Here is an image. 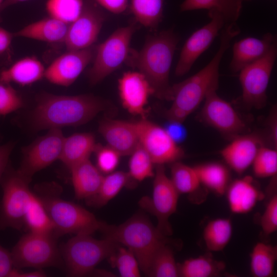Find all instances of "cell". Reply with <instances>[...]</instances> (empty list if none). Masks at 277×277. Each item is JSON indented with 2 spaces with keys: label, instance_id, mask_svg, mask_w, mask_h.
Instances as JSON below:
<instances>
[{
  "label": "cell",
  "instance_id": "cell-12",
  "mask_svg": "<svg viewBox=\"0 0 277 277\" xmlns=\"http://www.w3.org/2000/svg\"><path fill=\"white\" fill-rule=\"evenodd\" d=\"M64 136L60 128L48 130L23 149V159L17 172L30 182L39 171L59 160Z\"/></svg>",
  "mask_w": 277,
  "mask_h": 277
},
{
  "label": "cell",
  "instance_id": "cell-5",
  "mask_svg": "<svg viewBox=\"0 0 277 277\" xmlns=\"http://www.w3.org/2000/svg\"><path fill=\"white\" fill-rule=\"evenodd\" d=\"M100 231L105 238L131 250L140 269L148 276L155 254L162 245L167 243L166 236L142 215H134L118 226L104 223Z\"/></svg>",
  "mask_w": 277,
  "mask_h": 277
},
{
  "label": "cell",
  "instance_id": "cell-25",
  "mask_svg": "<svg viewBox=\"0 0 277 277\" xmlns=\"http://www.w3.org/2000/svg\"><path fill=\"white\" fill-rule=\"evenodd\" d=\"M68 24L52 17L31 23L13 33L14 37H22L49 43L64 42Z\"/></svg>",
  "mask_w": 277,
  "mask_h": 277
},
{
  "label": "cell",
  "instance_id": "cell-24",
  "mask_svg": "<svg viewBox=\"0 0 277 277\" xmlns=\"http://www.w3.org/2000/svg\"><path fill=\"white\" fill-rule=\"evenodd\" d=\"M45 68L34 56L20 59L0 72V81L14 83L22 86L34 83L44 77Z\"/></svg>",
  "mask_w": 277,
  "mask_h": 277
},
{
  "label": "cell",
  "instance_id": "cell-32",
  "mask_svg": "<svg viewBox=\"0 0 277 277\" xmlns=\"http://www.w3.org/2000/svg\"><path fill=\"white\" fill-rule=\"evenodd\" d=\"M277 259V247L258 243L250 253V270L255 277H269L273 273Z\"/></svg>",
  "mask_w": 277,
  "mask_h": 277
},
{
  "label": "cell",
  "instance_id": "cell-40",
  "mask_svg": "<svg viewBox=\"0 0 277 277\" xmlns=\"http://www.w3.org/2000/svg\"><path fill=\"white\" fill-rule=\"evenodd\" d=\"M255 176L264 178L276 176L277 151L274 149L261 146L252 164Z\"/></svg>",
  "mask_w": 277,
  "mask_h": 277
},
{
  "label": "cell",
  "instance_id": "cell-1",
  "mask_svg": "<svg viewBox=\"0 0 277 277\" xmlns=\"http://www.w3.org/2000/svg\"><path fill=\"white\" fill-rule=\"evenodd\" d=\"M241 30L236 23L225 25L221 31L220 45L210 62L195 74L171 86L172 104L166 111L169 121L183 123L219 86V67L230 43Z\"/></svg>",
  "mask_w": 277,
  "mask_h": 277
},
{
  "label": "cell",
  "instance_id": "cell-51",
  "mask_svg": "<svg viewBox=\"0 0 277 277\" xmlns=\"http://www.w3.org/2000/svg\"><path fill=\"white\" fill-rule=\"evenodd\" d=\"M4 0H0V7L2 4V3H3Z\"/></svg>",
  "mask_w": 277,
  "mask_h": 277
},
{
  "label": "cell",
  "instance_id": "cell-16",
  "mask_svg": "<svg viewBox=\"0 0 277 277\" xmlns=\"http://www.w3.org/2000/svg\"><path fill=\"white\" fill-rule=\"evenodd\" d=\"M204 100L201 116L206 123L229 135L238 134L245 129L244 122L234 108L216 91L209 93Z\"/></svg>",
  "mask_w": 277,
  "mask_h": 277
},
{
  "label": "cell",
  "instance_id": "cell-14",
  "mask_svg": "<svg viewBox=\"0 0 277 277\" xmlns=\"http://www.w3.org/2000/svg\"><path fill=\"white\" fill-rule=\"evenodd\" d=\"M210 22L194 32L183 46L175 69L182 76L188 73L198 57L206 50L226 25L223 17L217 12H208Z\"/></svg>",
  "mask_w": 277,
  "mask_h": 277
},
{
  "label": "cell",
  "instance_id": "cell-33",
  "mask_svg": "<svg viewBox=\"0 0 277 277\" xmlns=\"http://www.w3.org/2000/svg\"><path fill=\"white\" fill-rule=\"evenodd\" d=\"M232 231L231 221L229 219L219 218L209 222L203 231L207 249L214 252L223 250L230 240Z\"/></svg>",
  "mask_w": 277,
  "mask_h": 277
},
{
  "label": "cell",
  "instance_id": "cell-9",
  "mask_svg": "<svg viewBox=\"0 0 277 277\" xmlns=\"http://www.w3.org/2000/svg\"><path fill=\"white\" fill-rule=\"evenodd\" d=\"M134 31L133 25L121 27L97 47L93 65L88 72L91 84L102 81L126 62Z\"/></svg>",
  "mask_w": 277,
  "mask_h": 277
},
{
  "label": "cell",
  "instance_id": "cell-11",
  "mask_svg": "<svg viewBox=\"0 0 277 277\" xmlns=\"http://www.w3.org/2000/svg\"><path fill=\"white\" fill-rule=\"evenodd\" d=\"M277 56V42L261 58L239 72L242 101L250 108H261L267 102V90Z\"/></svg>",
  "mask_w": 277,
  "mask_h": 277
},
{
  "label": "cell",
  "instance_id": "cell-27",
  "mask_svg": "<svg viewBox=\"0 0 277 277\" xmlns=\"http://www.w3.org/2000/svg\"><path fill=\"white\" fill-rule=\"evenodd\" d=\"M244 0H185L181 5V11L206 9L217 12L223 17L225 24L236 23Z\"/></svg>",
  "mask_w": 277,
  "mask_h": 277
},
{
  "label": "cell",
  "instance_id": "cell-50",
  "mask_svg": "<svg viewBox=\"0 0 277 277\" xmlns=\"http://www.w3.org/2000/svg\"><path fill=\"white\" fill-rule=\"evenodd\" d=\"M29 0H4L0 7V12L13 5Z\"/></svg>",
  "mask_w": 277,
  "mask_h": 277
},
{
  "label": "cell",
  "instance_id": "cell-38",
  "mask_svg": "<svg viewBox=\"0 0 277 277\" xmlns=\"http://www.w3.org/2000/svg\"><path fill=\"white\" fill-rule=\"evenodd\" d=\"M129 172L131 179L142 181L154 176V163L148 153L139 144L130 154Z\"/></svg>",
  "mask_w": 277,
  "mask_h": 277
},
{
  "label": "cell",
  "instance_id": "cell-26",
  "mask_svg": "<svg viewBox=\"0 0 277 277\" xmlns=\"http://www.w3.org/2000/svg\"><path fill=\"white\" fill-rule=\"evenodd\" d=\"M90 133H77L64 138L59 160L70 169L89 159L96 146Z\"/></svg>",
  "mask_w": 277,
  "mask_h": 277
},
{
  "label": "cell",
  "instance_id": "cell-3",
  "mask_svg": "<svg viewBox=\"0 0 277 277\" xmlns=\"http://www.w3.org/2000/svg\"><path fill=\"white\" fill-rule=\"evenodd\" d=\"M179 38L172 29L149 37L139 51L130 50L126 62L147 79L161 99L171 101L170 70Z\"/></svg>",
  "mask_w": 277,
  "mask_h": 277
},
{
  "label": "cell",
  "instance_id": "cell-28",
  "mask_svg": "<svg viewBox=\"0 0 277 277\" xmlns=\"http://www.w3.org/2000/svg\"><path fill=\"white\" fill-rule=\"evenodd\" d=\"M226 267L224 262L214 259L210 253L178 264L179 276L213 277L222 274Z\"/></svg>",
  "mask_w": 277,
  "mask_h": 277
},
{
  "label": "cell",
  "instance_id": "cell-17",
  "mask_svg": "<svg viewBox=\"0 0 277 277\" xmlns=\"http://www.w3.org/2000/svg\"><path fill=\"white\" fill-rule=\"evenodd\" d=\"M118 88L124 108L130 113L145 118L148 98L154 94L146 77L139 71H127L118 80Z\"/></svg>",
  "mask_w": 277,
  "mask_h": 277
},
{
  "label": "cell",
  "instance_id": "cell-45",
  "mask_svg": "<svg viewBox=\"0 0 277 277\" xmlns=\"http://www.w3.org/2000/svg\"><path fill=\"white\" fill-rule=\"evenodd\" d=\"M164 128L177 144L183 141L186 137V131L181 122L169 121Z\"/></svg>",
  "mask_w": 277,
  "mask_h": 277
},
{
  "label": "cell",
  "instance_id": "cell-48",
  "mask_svg": "<svg viewBox=\"0 0 277 277\" xmlns=\"http://www.w3.org/2000/svg\"><path fill=\"white\" fill-rule=\"evenodd\" d=\"M13 37V33L0 26V55L9 49Z\"/></svg>",
  "mask_w": 277,
  "mask_h": 277
},
{
  "label": "cell",
  "instance_id": "cell-21",
  "mask_svg": "<svg viewBox=\"0 0 277 277\" xmlns=\"http://www.w3.org/2000/svg\"><path fill=\"white\" fill-rule=\"evenodd\" d=\"M261 146L256 135L238 136L221 150V154L232 169L242 174L252 165Z\"/></svg>",
  "mask_w": 277,
  "mask_h": 277
},
{
  "label": "cell",
  "instance_id": "cell-43",
  "mask_svg": "<svg viewBox=\"0 0 277 277\" xmlns=\"http://www.w3.org/2000/svg\"><path fill=\"white\" fill-rule=\"evenodd\" d=\"M263 233L269 235L277 230V195L274 193L267 203L261 219Z\"/></svg>",
  "mask_w": 277,
  "mask_h": 277
},
{
  "label": "cell",
  "instance_id": "cell-15",
  "mask_svg": "<svg viewBox=\"0 0 277 277\" xmlns=\"http://www.w3.org/2000/svg\"><path fill=\"white\" fill-rule=\"evenodd\" d=\"M95 52L88 48L67 50L45 69L44 77L51 83L68 87L73 84L90 63Z\"/></svg>",
  "mask_w": 277,
  "mask_h": 277
},
{
  "label": "cell",
  "instance_id": "cell-52",
  "mask_svg": "<svg viewBox=\"0 0 277 277\" xmlns=\"http://www.w3.org/2000/svg\"><path fill=\"white\" fill-rule=\"evenodd\" d=\"M244 1H251V0H244Z\"/></svg>",
  "mask_w": 277,
  "mask_h": 277
},
{
  "label": "cell",
  "instance_id": "cell-6",
  "mask_svg": "<svg viewBox=\"0 0 277 277\" xmlns=\"http://www.w3.org/2000/svg\"><path fill=\"white\" fill-rule=\"evenodd\" d=\"M119 244L105 238L97 240L90 234H76L62 248V259L71 276H83L92 273L96 266L108 259Z\"/></svg>",
  "mask_w": 277,
  "mask_h": 277
},
{
  "label": "cell",
  "instance_id": "cell-46",
  "mask_svg": "<svg viewBox=\"0 0 277 277\" xmlns=\"http://www.w3.org/2000/svg\"><path fill=\"white\" fill-rule=\"evenodd\" d=\"M107 10L115 14L123 12L128 6V0H94Z\"/></svg>",
  "mask_w": 277,
  "mask_h": 277
},
{
  "label": "cell",
  "instance_id": "cell-44",
  "mask_svg": "<svg viewBox=\"0 0 277 277\" xmlns=\"http://www.w3.org/2000/svg\"><path fill=\"white\" fill-rule=\"evenodd\" d=\"M14 268L11 252L0 245V277H10Z\"/></svg>",
  "mask_w": 277,
  "mask_h": 277
},
{
  "label": "cell",
  "instance_id": "cell-2",
  "mask_svg": "<svg viewBox=\"0 0 277 277\" xmlns=\"http://www.w3.org/2000/svg\"><path fill=\"white\" fill-rule=\"evenodd\" d=\"M105 107L99 98L91 95H39L31 112V124L35 130L75 126L85 124Z\"/></svg>",
  "mask_w": 277,
  "mask_h": 277
},
{
  "label": "cell",
  "instance_id": "cell-41",
  "mask_svg": "<svg viewBox=\"0 0 277 277\" xmlns=\"http://www.w3.org/2000/svg\"><path fill=\"white\" fill-rule=\"evenodd\" d=\"M23 106L21 96L10 84L0 81V115L10 114Z\"/></svg>",
  "mask_w": 277,
  "mask_h": 277
},
{
  "label": "cell",
  "instance_id": "cell-30",
  "mask_svg": "<svg viewBox=\"0 0 277 277\" xmlns=\"http://www.w3.org/2000/svg\"><path fill=\"white\" fill-rule=\"evenodd\" d=\"M131 179L128 172L113 171L103 177L97 192L86 200L88 205L96 208L106 205L126 186Z\"/></svg>",
  "mask_w": 277,
  "mask_h": 277
},
{
  "label": "cell",
  "instance_id": "cell-36",
  "mask_svg": "<svg viewBox=\"0 0 277 277\" xmlns=\"http://www.w3.org/2000/svg\"><path fill=\"white\" fill-rule=\"evenodd\" d=\"M84 7L83 0H47L46 4L50 17L68 25L79 17Z\"/></svg>",
  "mask_w": 277,
  "mask_h": 277
},
{
  "label": "cell",
  "instance_id": "cell-34",
  "mask_svg": "<svg viewBox=\"0 0 277 277\" xmlns=\"http://www.w3.org/2000/svg\"><path fill=\"white\" fill-rule=\"evenodd\" d=\"M164 0H131L135 19L144 27L156 29L162 20Z\"/></svg>",
  "mask_w": 277,
  "mask_h": 277
},
{
  "label": "cell",
  "instance_id": "cell-10",
  "mask_svg": "<svg viewBox=\"0 0 277 277\" xmlns=\"http://www.w3.org/2000/svg\"><path fill=\"white\" fill-rule=\"evenodd\" d=\"M151 197H143L140 206L157 219L158 230L164 235L172 234L169 219L176 210L179 193L165 172L164 165H156Z\"/></svg>",
  "mask_w": 277,
  "mask_h": 277
},
{
  "label": "cell",
  "instance_id": "cell-49",
  "mask_svg": "<svg viewBox=\"0 0 277 277\" xmlns=\"http://www.w3.org/2000/svg\"><path fill=\"white\" fill-rule=\"evenodd\" d=\"M46 274L42 269H38L35 271L23 272L18 269L14 268L12 271L10 277H44Z\"/></svg>",
  "mask_w": 277,
  "mask_h": 277
},
{
  "label": "cell",
  "instance_id": "cell-18",
  "mask_svg": "<svg viewBox=\"0 0 277 277\" xmlns=\"http://www.w3.org/2000/svg\"><path fill=\"white\" fill-rule=\"evenodd\" d=\"M104 17L91 7H84L79 17L69 24L64 41L67 50H81L91 47L97 39Z\"/></svg>",
  "mask_w": 277,
  "mask_h": 277
},
{
  "label": "cell",
  "instance_id": "cell-37",
  "mask_svg": "<svg viewBox=\"0 0 277 277\" xmlns=\"http://www.w3.org/2000/svg\"><path fill=\"white\" fill-rule=\"evenodd\" d=\"M150 276H179L178 264L175 262L171 247L165 243L157 250L153 259Z\"/></svg>",
  "mask_w": 277,
  "mask_h": 277
},
{
  "label": "cell",
  "instance_id": "cell-4",
  "mask_svg": "<svg viewBox=\"0 0 277 277\" xmlns=\"http://www.w3.org/2000/svg\"><path fill=\"white\" fill-rule=\"evenodd\" d=\"M34 192L43 202L58 238L66 234H90L101 231L104 223L82 206L61 198L62 188L55 183L38 185Z\"/></svg>",
  "mask_w": 277,
  "mask_h": 277
},
{
  "label": "cell",
  "instance_id": "cell-19",
  "mask_svg": "<svg viewBox=\"0 0 277 277\" xmlns=\"http://www.w3.org/2000/svg\"><path fill=\"white\" fill-rule=\"evenodd\" d=\"M98 131L107 145L121 155H128L140 144L134 122L105 119L99 125Z\"/></svg>",
  "mask_w": 277,
  "mask_h": 277
},
{
  "label": "cell",
  "instance_id": "cell-35",
  "mask_svg": "<svg viewBox=\"0 0 277 277\" xmlns=\"http://www.w3.org/2000/svg\"><path fill=\"white\" fill-rule=\"evenodd\" d=\"M170 180L179 194L193 195L201 185L194 167L179 161L172 163Z\"/></svg>",
  "mask_w": 277,
  "mask_h": 277
},
{
  "label": "cell",
  "instance_id": "cell-29",
  "mask_svg": "<svg viewBox=\"0 0 277 277\" xmlns=\"http://www.w3.org/2000/svg\"><path fill=\"white\" fill-rule=\"evenodd\" d=\"M24 227L29 232L55 235L54 225L43 202L34 192L25 213Z\"/></svg>",
  "mask_w": 277,
  "mask_h": 277
},
{
  "label": "cell",
  "instance_id": "cell-8",
  "mask_svg": "<svg viewBox=\"0 0 277 277\" xmlns=\"http://www.w3.org/2000/svg\"><path fill=\"white\" fill-rule=\"evenodd\" d=\"M3 196L0 204V229L24 227V215L33 193L29 181L8 165L0 182Z\"/></svg>",
  "mask_w": 277,
  "mask_h": 277
},
{
  "label": "cell",
  "instance_id": "cell-23",
  "mask_svg": "<svg viewBox=\"0 0 277 277\" xmlns=\"http://www.w3.org/2000/svg\"><path fill=\"white\" fill-rule=\"evenodd\" d=\"M75 197L87 199L98 191L104 176L89 159L69 169Z\"/></svg>",
  "mask_w": 277,
  "mask_h": 277
},
{
  "label": "cell",
  "instance_id": "cell-7",
  "mask_svg": "<svg viewBox=\"0 0 277 277\" xmlns=\"http://www.w3.org/2000/svg\"><path fill=\"white\" fill-rule=\"evenodd\" d=\"M54 234L28 232L18 240L11 251L14 268L61 267L63 260Z\"/></svg>",
  "mask_w": 277,
  "mask_h": 277
},
{
  "label": "cell",
  "instance_id": "cell-31",
  "mask_svg": "<svg viewBox=\"0 0 277 277\" xmlns=\"http://www.w3.org/2000/svg\"><path fill=\"white\" fill-rule=\"evenodd\" d=\"M194 167L201 184L219 195L226 193L229 185V172L224 165L209 163Z\"/></svg>",
  "mask_w": 277,
  "mask_h": 277
},
{
  "label": "cell",
  "instance_id": "cell-13",
  "mask_svg": "<svg viewBox=\"0 0 277 277\" xmlns=\"http://www.w3.org/2000/svg\"><path fill=\"white\" fill-rule=\"evenodd\" d=\"M134 123L140 145L150 155L154 165L172 164L183 156V150L164 127L146 118Z\"/></svg>",
  "mask_w": 277,
  "mask_h": 277
},
{
  "label": "cell",
  "instance_id": "cell-22",
  "mask_svg": "<svg viewBox=\"0 0 277 277\" xmlns=\"http://www.w3.org/2000/svg\"><path fill=\"white\" fill-rule=\"evenodd\" d=\"M226 193L229 209L235 214L250 212L265 196L250 176L233 181L229 184Z\"/></svg>",
  "mask_w": 277,
  "mask_h": 277
},
{
  "label": "cell",
  "instance_id": "cell-20",
  "mask_svg": "<svg viewBox=\"0 0 277 277\" xmlns=\"http://www.w3.org/2000/svg\"><path fill=\"white\" fill-rule=\"evenodd\" d=\"M276 42V36L269 32L261 38L248 37L235 42L232 48L230 70L239 72L245 67L263 57Z\"/></svg>",
  "mask_w": 277,
  "mask_h": 277
},
{
  "label": "cell",
  "instance_id": "cell-39",
  "mask_svg": "<svg viewBox=\"0 0 277 277\" xmlns=\"http://www.w3.org/2000/svg\"><path fill=\"white\" fill-rule=\"evenodd\" d=\"M108 260L110 264L117 268L121 276H140L138 261L133 253L129 249L119 245Z\"/></svg>",
  "mask_w": 277,
  "mask_h": 277
},
{
  "label": "cell",
  "instance_id": "cell-42",
  "mask_svg": "<svg viewBox=\"0 0 277 277\" xmlns=\"http://www.w3.org/2000/svg\"><path fill=\"white\" fill-rule=\"evenodd\" d=\"M96 155V167L103 173L113 172L117 167L121 156L109 146L96 144L94 151Z\"/></svg>",
  "mask_w": 277,
  "mask_h": 277
},
{
  "label": "cell",
  "instance_id": "cell-47",
  "mask_svg": "<svg viewBox=\"0 0 277 277\" xmlns=\"http://www.w3.org/2000/svg\"><path fill=\"white\" fill-rule=\"evenodd\" d=\"M14 146L13 143H8L0 146V182L9 165V159Z\"/></svg>",
  "mask_w": 277,
  "mask_h": 277
}]
</instances>
